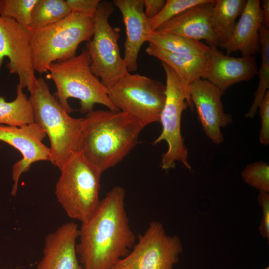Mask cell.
Here are the masks:
<instances>
[{
    "label": "cell",
    "instance_id": "27",
    "mask_svg": "<svg viewBox=\"0 0 269 269\" xmlns=\"http://www.w3.org/2000/svg\"><path fill=\"white\" fill-rule=\"evenodd\" d=\"M209 0H167L160 12L154 17L148 19L153 31L161 25L174 16L195 5L206 2Z\"/></svg>",
    "mask_w": 269,
    "mask_h": 269
},
{
    "label": "cell",
    "instance_id": "34",
    "mask_svg": "<svg viewBox=\"0 0 269 269\" xmlns=\"http://www.w3.org/2000/svg\"></svg>",
    "mask_w": 269,
    "mask_h": 269
},
{
    "label": "cell",
    "instance_id": "19",
    "mask_svg": "<svg viewBox=\"0 0 269 269\" xmlns=\"http://www.w3.org/2000/svg\"><path fill=\"white\" fill-rule=\"evenodd\" d=\"M147 54L168 65L188 87L195 80L202 78L205 72L207 54L197 55L170 52L149 44Z\"/></svg>",
    "mask_w": 269,
    "mask_h": 269
},
{
    "label": "cell",
    "instance_id": "2",
    "mask_svg": "<svg viewBox=\"0 0 269 269\" xmlns=\"http://www.w3.org/2000/svg\"><path fill=\"white\" fill-rule=\"evenodd\" d=\"M144 127L122 111L93 110L83 118L81 152L103 172L131 151Z\"/></svg>",
    "mask_w": 269,
    "mask_h": 269
},
{
    "label": "cell",
    "instance_id": "13",
    "mask_svg": "<svg viewBox=\"0 0 269 269\" xmlns=\"http://www.w3.org/2000/svg\"><path fill=\"white\" fill-rule=\"evenodd\" d=\"M188 92L204 133L213 143L220 145L224 141L221 129L233 122L232 116L224 112L221 100L223 94L202 78L189 85Z\"/></svg>",
    "mask_w": 269,
    "mask_h": 269
},
{
    "label": "cell",
    "instance_id": "4",
    "mask_svg": "<svg viewBox=\"0 0 269 269\" xmlns=\"http://www.w3.org/2000/svg\"><path fill=\"white\" fill-rule=\"evenodd\" d=\"M94 25V17L71 12L51 25L28 27L35 71L47 73L51 63L75 56L79 44L92 37Z\"/></svg>",
    "mask_w": 269,
    "mask_h": 269
},
{
    "label": "cell",
    "instance_id": "8",
    "mask_svg": "<svg viewBox=\"0 0 269 269\" xmlns=\"http://www.w3.org/2000/svg\"><path fill=\"white\" fill-rule=\"evenodd\" d=\"M115 9L113 2L100 1L94 16L93 37L86 43L92 72L109 88L129 72L118 45L119 27L113 28L109 18Z\"/></svg>",
    "mask_w": 269,
    "mask_h": 269
},
{
    "label": "cell",
    "instance_id": "17",
    "mask_svg": "<svg viewBox=\"0 0 269 269\" xmlns=\"http://www.w3.org/2000/svg\"><path fill=\"white\" fill-rule=\"evenodd\" d=\"M113 3L120 9L126 28L123 58L129 72H134L140 48L152 32L144 14L143 0H115Z\"/></svg>",
    "mask_w": 269,
    "mask_h": 269
},
{
    "label": "cell",
    "instance_id": "24",
    "mask_svg": "<svg viewBox=\"0 0 269 269\" xmlns=\"http://www.w3.org/2000/svg\"><path fill=\"white\" fill-rule=\"evenodd\" d=\"M64 0H38L34 7L28 27L37 29L55 23L71 13Z\"/></svg>",
    "mask_w": 269,
    "mask_h": 269
},
{
    "label": "cell",
    "instance_id": "32",
    "mask_svg": "<svg viewBox=\"0 0 269 269\" xmlns=\"http://www.w3.org/2000/svg\"><path fill=\"white\" fill-rule=\"evenodd\" d=\"M263 24L269 28V0H263L261 2Z\"/></svg>",
    "mask_w": 269,
    "mask_h": 269
},
{
    "label": "cell",
    "instance_id": "12",
    "mask_svg": "<svg viewBox=\"0 0 269 269\" xmlns=\"http://www.w3.org/2000/svg\"><path fill=\"white\" fill-rule=\"evenodd\" d=\"M46 135L45 132L35 123L21 127L0 125V141L14 147L22 156L12 166L13 184L11 195H16L20 176L29 170L32 163L39 161H50L52 163L50 149L43 143Z\"/></svg>",
    "mask_w": 269,
    "mask_h": 269
},
{
    "label": "cell",
    "instance_id": "25",
    "mask_svg": "<svg viewBox=\"0 0 269 269\" xmlns=\"http://www.w3.org/2000/svg\"><path fill=\"white\" fill-rule=\"evenodd\" d=\"M38 0H0V15L28 27L33 9Z\"/></svg>",
    "mask_w": 269,
    "mask_h": 269
},
{
    "label": "cell",
    "instance_id": "18",
    "mask_svg": "<svg viewBox=\"0 0 269 269\" xmlns=\"http://www.w3.org/2000/svg\"><path fill=\"white\" fill-rule=\"evenodd\" d=\"M263 24L261 1L248 0L229 39L218 46L227 55L240 51L242 56H254L260 51L259 29Z\"/></svg>",
    "mask_w": 269,
    "mask_h": 269
},
{
    "label": "cell",
    "instance_id": "10",
    "mask_svg": "<svg viewBox=\"0 0 269 269\" xmlns=\"http://www.w3.org/2000/svg\"><path fill=\"white\" fill-rule=\"evenodd\" d=\"M138 240L129 254L111 269H173L183 252L179 237L167 235L158 221L151 222Z\"/></svg>",
    "mask_w": 269,
    "mask_h": 269
},
{
    "label": "cell",
    "instance_id": "22",
    "mask_svg": "<svg viewBox=\"0 0 269 269\" xmlns=\"http://www.w3.org/2000/svg\"><path fill=\"white\" fill-rule=\"evenodd\" d=\"M147 41L149 44L164 50L179 54L205 55L210 48V46L200 41L176 34L160 33L155 31L150 33Z\"/></svg>",
    "mask_w": 269,
    "mask_h": 269
},
{
    "label": "cell",
    "instance_id": "33",
    "mask_svg": "<svg viewBox=\"0 0 269 269\" xmlns=\"http://www.w3.org/2000/svg\"><path fill=\"white\" fill-rule=\"evenodd\" d=\"M269 269V267H266V268L265 269Z\"/></svg>",
    "mask_w": 269,
    "mask_h": 269
},
{
    "label": "cell",
    "instance_id": "5",
    "mask_svg": "<svg viewBox=\"0 0 269 269\" xmlns=\"http://www.w3.org/2000/svg\"><path fill=\"white\" fill-rule=\"evenodd\" d=\"M90 64L85 47L78 55L51 63L48 71L56 88L55 97L68 114L74 111L68 103L71 98L79 100V111L82 113L93 110L96 104L103 105L110 111H118L108 96L107 88L92 72Z\"/></svg>",
    "mask_w": 269,
    "mask_h": 269
},
{
    "label": "cell",
    "instance_id": "15",
    "mask_svg": "<svg viewBox=\"0 0 269 269\" xmlns=\"http://www.w3.org/2000/svg\"><path fill=\"white\" fill-rule=\"evenodd\" d=\"M78 237L79 228L73 222H66L47 235L36 269H83L76 249Z\"/></svg>",
    "mask_w": 269,
    "mask_h": 269
},
{
    "label": "cell",
    "instance_id": "14",
    "mask_svg": "<svg viewBox=\"0 0 269 269\" xmlns=\"http://www.w3.org/2000/svg\"><path fill=\"white\" fill-rule=\"evenodd\" d=\"M254 56L235 57L225 55L217 46H210L206 68L202 79L218 88L223 94L230 86L252 79L258 73Z\"/></svg>",
    "mask_w": 269,
    "mask_h": 269
},
{
    "label": "cell",
    "instance_id": "20",
    "mask_svg": "<svg viewBox=\"0 0 269 269\" xmlns=\"http://www.w3.org/2000/svg\"><path fill=\"white\" fill-rule=\"evenodd\" d=\"M246 0H216L213 7L211 22L218 42V46L226 42L231 36L236 18L241 14Z\"/></svg>",
    "mask_w": 269,
    "mask_h": 269
},
{
    "label": "cell",
    "instance_id": "35",
    "mask_svg": "<svg viewBox=\"0 0 269 269\" xmlns=\"http://www.w3.org/2000/svg\"></svg>",
    "mask_w": 269,
    "mask_h": 269
},
{
    "label": "cell",
    "instance_id": "29",
    "mask_svg": "<svg viewBox=\"0 0 269 269\" xmlns=\"http://www.w3.org/2000/svg\"><path fill=\"white\" fill-rule=\"evenodd\" d=\"M257 200L262 209V217L259 228L261 236L269 243V193L259 192Z\"/></svg>",
    "mask_w": 269,
    "mask_h": 269
},
{
    "label": "cell",
    "instance_id": "26",
    "mask_svg": "<svg viewBox=\"0 0 269 269\" xmlns=\"http://www.w3.org/2000/svg\"><path fill=\"white\" fill-rule=\"evenodd\" d=\"M244 182L259 192L269 193V165L264 161L250 163L242 170Z\"/></svg>",
    "mask_w": 269,
    "mask_h": 269
},
{
    "label": "cell",
    "instance_id": "1",
    "mask_svg": "<svg viewBox=\"0 0 269 269\" xmlns=\"http://www.w3.org/2000/svg\"><path fill=\"white\" fill-rule=\"evenodd\" d=\"M125 198L123 187H113L81 222L76 249L83 269H111L134 245Z\"/></svg>",
    "mask_w": 269,
    "mask_h": 269
},
{
    "label": "cell",
    "instance_id": "23",
    "mask_svg": "<svg viewBox=\"0 0 269 269\" xmlns=\"http://www.w3.org/2000/svg\"><path fill=\"white\" fill-rule=\"evenodd\" d=\"M261 63L259 71V85L253 102L246 114V118L253 119L269 88V28L263 24L259 29Z\"/></svg>",
    "mask_w": 269,
    "mask_h": 269
},
{
    "label": "cell",
    "instance_id": "6",
    "mask_svg": "<svg viewBox=\"0 0 269 269\" xmlns=\"http://www.w3.org/2000/svg\"><path fill=\"white\" fill-rule=\"evenodd\" d=\"M60 170L55 191L57 199L69 218L83 222L100 201L102 172L81 152L73 155Z\"/></svg>",
    "mask_w": 269,
    "mask_h": 269
},
{
    "label": "cell",
    "instance_id": "16",
    "mask_svg": "<svg viewBox=\"0 0 269 269\" xmlns=\"http://www.w3.org/2000/svg\"><path fill=\"white\" fill-rule=\"evenodd\" d=\"M215 0L191 7L174 16L155 30L170 33L200 41L204 40L209 46H218V42L212 29L211 15Z\"/></svg>",
    "mask_w": 269,
    "mask_h": 269
},
{
    "label": "cell",
    "instance_id": "3",
    "mask_svg": "<svg viewBox=\"0 0 269 269\" xmlns=\"http://www.w3.org/2000/svg\"><path fill=\"white\" fill-rule=\"evenodd\" d=\"M30 94L34 123L48 136L52 164L60 170L73 155L81 152L83 118L70 116L51 94L43 77L37 78L36 85Z\"/></svg>",
    "mask_w": 269,
    "mask_h": 269
},
{
    "label": "cell",
    "instance_id": "30",
    "mask_svg": "<svg viewBox=\"0 0 269 269\" xmlns=\"http://www.w3.org/2000/svg\"><path fill=\"white\" fill-rule=\"evenodd\" d=\"M71 12L94 17L100 0H66Z\"/></svg>",
    "mask_w": 269,
    "mask_h": 269
},
{
    "label": "cell",
    "instance_id": "9",
    "mask_svg": "<svg viewBox=\"0 0 269 269\" xmlns=\"http://www.w3.org/2000/svg\"><path fill=\"white\" fill-rule=\"evenodd\" d=\"M107 89L114 106L144 127L159 122L165 100V85L161 81L129 72Z\"/></svg>",
    "mask_w": 269,
    "mask_h": 269
},
{
    "label": "cell",
    "instance_id": "11",
    "mask_svg": "<svg viewBox=\"0 0 269 269\" xmlns=\"http://www.w3.org/2000/svg\"><path fill=\"white\" fill-rule=\"evenodd\" d=\"M9 74H16L19 84L30 93L37 78L33 67L29 28L0 15V73L4 58Z\"/></svg>",
    "mask_w": 269,
    "mask_h": 269
},
{
    "label": "cell",
    "instance_id": "28",
    "mask_svg": "<svg viewBox=\"0 0 269 269\" xmlns=\"http://www.w3.org/2000/svg\"><path fill=\"white\" fill-rule=\"evenodd\" d=\"M261 119V127L259 133V140L263 145L269 143V90H268L259 106Z\"/></svg>",
    "mask_w": 269,
    "mask_h": 269
},
{
    "label": "cell",
    "instance_id": "21",
    "mask_svg": "<svg viewBox=\"0 0 269 269\" xmlns=\"http://www.w3.org/2000/svg\"><path fill=\"white\" fill-rule=\"evenodd\" d=\"M34 123L32 104L18 83L16 97L11 102H6L0 96V124L21 127Z\"/></svg>",
    "mask_w": 269,
    "mask_h": 269
},
{
    "label": "cell",
    "instance_id": "7",
    "mask_svg": "<svg viewBox=\"0 0 269 269\" xmlns=\"http://www.w3.org/2000/svg\"><path fill=\"white\" fill-rule=\"evenodd\" d=\"M161 63L166 75L165 100L159 120L162 132L153 145L163 140L168 144L167 150L162 157L163 169L174 168L176 162H181L190 169L188 149L181 133V120L183 112L188 107L193 110L194 105L190 98L188 87L168 65Z\"/></svg>",
    "mask_w": 269,
    "mask_h": 269
},
{
    "label": "cell",
    "instance_id": "31",
    "mask_svg": "<svg viewBox=\"0 0 269 269\" xmlns=\"http://www.w3.org/2000/svg\"><path fill=\"white\" fill-rule=\"evenodd\" d=\"M164 0H143L144 12L148 19L156 16L162 10L166 3Z\"/></svg>",
    "mask_w": 269,
    "mask_h": 269
}]
</instances>
